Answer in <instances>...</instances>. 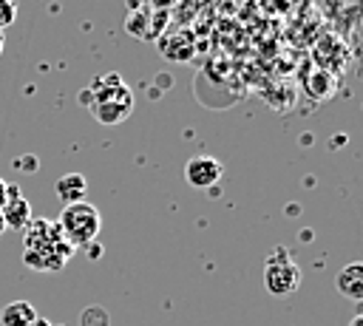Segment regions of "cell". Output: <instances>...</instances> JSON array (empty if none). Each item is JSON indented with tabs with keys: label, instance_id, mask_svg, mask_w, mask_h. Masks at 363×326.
Returning <instances> with one entry per match:
<instances>
[{
	"label": "cell",
	"instance_id": "cell-1",
	"mask_svg": "<svg viewBox=\"0 0 363 326\" xmlns=\"http://www.w3.org/2000/svg\"><path fill=\"white\" fill-rule=\"evenodd\" d=\"M88 108H91V113H94L96 122L116 125V122H122V119L130 116V111H133V94L122 82V77L116 71L113 74H102L91 85V102H88Z\"/></svg>",
	"mask_w": 363,
	"mask_h": 326
},
{
	"label": "cell",
	"instance_id": "cell-2",
	"mask_svg": "<svg viewBox=\"0 0 363 326\" xmlns=\"http://www.w3.org/2000/svg\"><path fill=\"white\" fill-rule=\"evenodd\" d=\"M57 227H60L62 238L71 247H88L91 241H96V235L102 230V215L94 204L77 201V204L62 207V213L57 218Z\"/></svg>",
	"mask_w": 363,
	"mask_h": 326
},
{
	"label": "cell",
	"instance_id": "cell-3",
	"mask_svg": "<svg viewBox=\"0 0 363 326\" xmlns=\"http://www.w3.org/2000/svg\"><path fill=\"white\" fill-rule=\"evenodd\" d=\"M264 286L269 295H292L301 286V266L286 247H275L264 264Z\"/></svg>",
	"mask_w": 363,
	"mask_h": 326
},
{
	"label": "cell",
	"instance_id": "cell-4",
	"mask_svg": "<svg viewBox=\"0 0 363 326\" xmlns=\"http://www.w3.org/2000/svg\"><path fill=\"white\" fill-rule=\"evenodd\" d=\"M221 176H224V164L216 156L201 153V156L187 159V164H184V179L196 190H213L221 181Z\"/></svg>",
	"mask_w": 363,
	"mask_h": 326
},
{
	"label": "cell",
	"instance_id": "cell-5",
	"mask_svg": "<svg viewBox=\"0 0 363 326\" xmlns=\"http://www.w3.org/2000/svg\"><path fill=\"white\" fill-rule=\"evenodd\" d=\"M0 215H3V221H6V230H26L28 227V221L34 218L31 215V204H28V198H23L20 196V187L17 184H9V198H6V204L0 207Z\"/></svg>",
	"mask_w": 363,
	"mask_h": 326
},
{
	"label": "cell",
	"instance_id": "cell-6",
	"mask_svg": "<svg viewBox=\"0 0 363 326\" xmlns=\"http://www.w3.org/2000/svg\"><path fill=\"white\" fill-rule=\"evenodd\" d=\"M54 193L57 198L62 201V207L68 204H77V201H85V193H88V179L85 173H65L54 181Z\"/></svg>",
	"mask_w": 363,
	"mask_h": 326
},
{
	"label": "cell",
	"instance_id": "cell-7",
	"mask_svg": "<svg viewBox=\"0 0 363 326\" xmlns=\"http://www.w3.org/2000/svg\"><path fill=\"white\" fill-rule=\"evenodd\" d=\"M335 289L349 300H363V264L352 261L335 275Z\"/></svg>",
	"mask_w": 363,
	"mask_h": 326
},
{
	"label": "cell",
	"instance_id": "cell-8",
	"mask_svg": "<svg viewBox=\"0 0 363 326\" xmlns=\"http://www.w3.org/2000/svg\"><path fill=\"white\" fill-rule=\"evenodd\" d=\"M37 320V309L31 300H11L0 309V323L3 326H31Z\"/></svg>",
	"mask_w": 363,
	"mask_h": 326
},
{
	"label": "cell",
	"instance_id": "cell-9",
	"mask_svg": "<svg viewBox=\"0 0 363 326\" xmlns=\"http://www.w3.org/2000/svg\"><path fill=\"white\" fill-rule=\"evenodd\" d=\"M79 326H111V315L105 306L94 303V306H85L79 312Z\"/></svg>",
	"mask_w": 363,
	"mask_h": 326
},
{
	"label": "cell",
	"instance_id": "cell-10",
	"mask_svg": "<svg viewBox=\"0 0 363 326\" xmlns=\"http://www.w3.org/2000/svg\"><path fill=\"white\" fill-rule=\"evenodd\" d=\"M17 20V3L14 0H0V31L9 28Z\"/></svg>",
	"mask_w": 363,
	"mask_h": 326
},
{
	"label": "cell",
	"instance_id": "cell-11",
	"mask_svg": "<svg viewBox=\"0 0 363 326\" xmlns=\"http://www.w3.org/2000/svg\"><path fill=\"white\" fill-rule=\"evenodd\" d=\"M14 167H23V173H37V159H34V156L14 159Z\"/></svg>",
	"mask_w": 363,
	"mask_h": 326
},
{
	"label": "cell",
	"instance_id": "cell-12",
	"mask_svg": "<svg viewBox=\"0 0 363 326\" xmlns=\"http://www.w3.org/2000/svg\"><path fill=\"white\" fill-rule=\"evenodd\" d=\"M85 252H88V258H99V255H102V247H99L96 241H91V244L85 247Z\"/></svg>",
	"mask_w": 363,
	"mask_h": 326
},
{
	"label": "cell",
	"instance_id": "cell-13",
	"mask_svg": "<svg viewBox=\"0 0 363 326\" xmlns=\"http://www.w3.org/2000/svg\"><path fill=\"white\" fill-rule=\"evenodd\" d=\"M6 198H9V181H3V179H0V207L6 204Z\"/></svg>",
	"mask_w": 363,
	"mask_h": 326
},
{
	"label": "cell",
	"instance_id": "cell-14",
	"mask_svg": "<svg viewBox=\"0 0 363 326\" xmlns=\"http://www.w3.org/2000/svg\"><path fill=\"white\" fill-rule=\"evenodd\" d=\"M31 326H54V323H51V320H45V317H40V315H37V320H34V323H31Z\"/></svg>",
	"mask_w": 363,
	"mask_h": 326
},
{
	"label": "cell",
	"instance_id": "cell-15",
	"mask_svg": "<svg viewBox=\"0 0 363 326\" xmlns=\"http://www.w3.org/2000/svg\"><path fill=\"white\" fill-rule=\"evenodd\" d=\"M349 326H363V315H354V317H352V323H349Z\"/></svg>",
	"mask_w": 363,
	"mask_h": 326
},
{
	"label": "cell",
	"instance_id": "cell-16",
	"mask_svg": "<svg viewBox=\"0 0 363 326\" xmlns=\"http://www.w3.org/2000/svg\"><path fill=\"white\" fill-rule=\"evenodd\" d=\"M133 3H136V9H139V3H142V0H128V9H133Z\"/></svg>",
	"mask_w": 363,
	"mask_h": 326
},
{
	"label": "cell",
	"instance_id": "cell-17",
	"mask_svg": "<svg viewBox=\"0 0 363 326\" xmlns=\"http://www.w3.org/2000/svg\"><path fill=\"white\" fill-rule=\"evenodd\" d=\"M6 232V221H3V215H0V235Z\"/></svg>",
	"mask_w": 363,
	"mask_h": 326
},
{
	"label": "cell",
	"instance_id": "cell-18",
	"mask_svg": "<svg viewBox=\"0 0 363 326\" xmlns=\"http://www.w3.org/2000/svg\"><path fill=\"white\" fill-rule=\"evenodd\" d=\"M153 3H156V6H164V3H170V0H153Z\"/></svg>",
	"mask_w": 363,
	"mask_h": 326
},
{
	"label": "cell",
	"instance_id": "cell-19",
	"mask_svg": "<svg viewBox=\"0 0 363 326\" xmlns=\"http://www.w3.org/2000/svg\"><path fill=\"white\" fill-rule=\"evenodd\" d=\"M0 51H3V34H0Z\"/></svg>",
	"mask_w": 363,
	"mask_h": 326
}]
</instances>
